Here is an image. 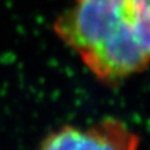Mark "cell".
Returning a JSON list of instances; mask_svg holds the SVG:
<instances>
[{
	"instance_id": "6da1fadb",
	"label": "cell",
	"mask_w": 150,
	"mask_h": 150,
	"mask_svg": "<svg viewBox=\"0 0 150 150\" xmlns=\"http://www.w3.org/2000/svg\"><path fill=\"white\" fill-rule=\"evenodd\" d=\"M53 29L107 84L150 66V0H74Z\"/></svg>"
},
{
	"instance_id": "7a4b0ae2",
	"label": "cell",
	"mask_w": 150,
	"mask_h": 150,
	"mask_svg": "<svg viewBox=\"0 0 150 150\" xmlns=\"http://www.w3.org/2000/svg\"><path fill=\"white\" fill-rule=\"evenodd\" d=\"M140 137L121 120L104 119L88 127L65 125L49 133L37 150H138Z\"/></svg>"
}]
</instances>
